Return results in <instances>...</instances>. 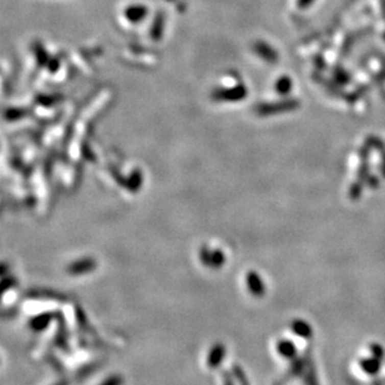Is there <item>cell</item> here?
Returning a JSON list of instances; mask_svg holds the SVG:
<instances>
[{"instance_id": "1", "label": "cell", "mask_w": 385, "mask_h": 385, "mask_svg": "<svg viewBox=\"0 0 385 385\" xmlns=\"http://www.w3.org/2000/svg\"><path fill=\"white\" fill-rule=\"evenodd\" d=\"M314 2V0H299V4H301V7H307V5H310L312 3Z\"/></svg>"}]
</instances>
